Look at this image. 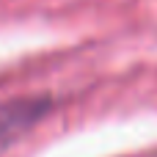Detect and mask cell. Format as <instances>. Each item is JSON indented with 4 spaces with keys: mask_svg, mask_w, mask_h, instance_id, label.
Segmentation results:
<instances>
[{
    "mask_svg": "<svg viewBox=\"0 0 157 157\" xmlns=\"http://www.w3.org/2000/svg\"><path fill=\"white\" fill-rule=\"evenodd\" d=\"M39 113H41V102H19L14 108H3L0 110V146L11 135H17V130L28 127Z\"/></svg>",
    "mask_w": 157,
    "mask_h": 157,
    "instance_id": "6da1fadb",
    "label": "cell"
}]
</instances>
